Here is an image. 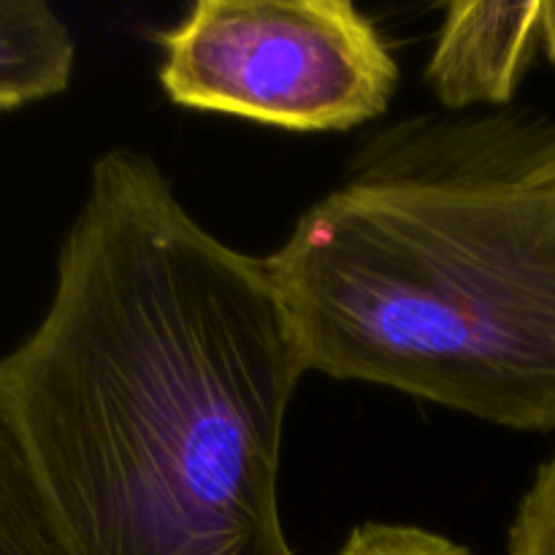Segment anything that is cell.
Returning <instances> with one entry per match:
<instances>
[{"mask_svg":"<svg viewBox=\"0 0 555 555\" xmlns=\"http://www.w3.org/2000/svg\"><path fill=\"white\" fill-rule=\"evenodd\" d=\"M336 555H472L459 542L417 526L363 524Z\"/></svg>","mask_w":555,"mask_h":555,"instance_id":"obj_8","label":"cell"},{"mask_svg":"<svg viewBox=\"0 0 555 555\" xmlns=\"http://www.w3.org/2000/svg\"><path fill=\"white\" fill-rule=\"evenodd\" d=\"M0 555H74L0 399Z\"/></svg>","mask_w":555,"mask_h":555,"instance_id":"obj_6","label":"cell"},{"mask_svg":"<svg viewBox=\"0 0 555 555\" xmlns=\"http://www.w3.org/2000/svg\"><path fill=\"white\" fill-rule=\"evenodd\" d=\"M545 128L390 141L266 269L307 369L515 431H555V177Z\"/></svg>","mask_w":555,"mask_h":555,"instance_id":"obj_2","label":"cell"},{"mask_svg":"<svg viewBox=\"0 0 555 555\" xmlns=\"http://www.w3.org/2000/svg\"><path fill=\"white\" fill-rule=\"evenodd\" d=\"M307 372L266 260L112 150L0 399L74 555H296L280 466Z\"/></svg>","mask_w":555,"mask_h":555,"instance_id":"obj_1","label":"cell"},{"mask_svg":"<svg viewBox=\"0 0 555 555\" xmlns=\"http://www.w3.org/2000/svg\"><path fill=\"white\" fill-rule=\"evenodd\" d=\"M507 555H555V453L520 502Z\"/></svg>","mask_w":555,"mask_h":555,"instance_id":"obj_7","label":"cell"},{"mask_svg":"<svg viewBox=\"0 0 555 555\" xmlns=\"http://www.w3.org/2000/svg\"><path fill=\"white\" fill-rule=\"evenodd\" d=\"M537 160H540V166L545 168L547 173H553L555 177V130L553 128H545V133H542L540 144H537Z\"/></svg>","mask_w":555,"mask_h":555,"instance_id":"obj_10","label":"cell"},{"mask_svg":"<svg viewBox=\"0 0 555 555\" xmlns=\"http://www.w3.org/2000/svg\"><path fill=\"white\" fill-rule=\"evenodd\" d=\"M160 49L173 103L301 133L369 122L399 85L393 52L350 0H201Z\"/></svg>","mask_w":555,"mask_h":555,"instance_id":"obj_3","label":"cell"},{"mask_svg":"<svg viewBox=\"0 0 555 555\" xmlns=\"http://www.w3.org/2000/svg\"><path fill=\"white\" fill-rule=\"evenodd\" d=\"M540 41L545 43L547 57H551L553 63H555V0H542Z\"/></svg>","mask_w":555,"mask_h":555,"instance_id":"obj_9","label":"cell"},{"mask_svg":"<svg viewBox=\"0 0 555 555\" xmlns=\"http://www.w3.org/2000/svg\"><path fill=\"white\" fill-rule=\"evenodd\" d=\"M74 63V36L52 5L0 0V112L63 92Z\"/></svg>","mask_w":555,"mask_h":555,"instance_id":"obj_5","label":"cell"},{"mask_svg":"<svg viewBox=\"0 0 555 555\" xmlns=\"http://www.w3.org/2000/svg\"><path fill=\"white\" fill-rule=\"evenodd\" d=\"M540 22L542 0L450 3L426 68L434 95L450 108L507 103L540 41Z\"/></svg>","mask_w":555,"mask_h":555,"instance_id":"obj_4","label":"cell"}]
</instances>
